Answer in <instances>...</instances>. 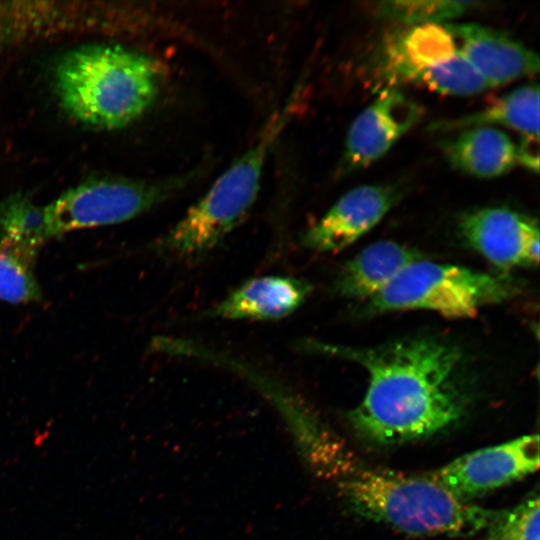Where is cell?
<instances>
[{"label": "cell", "instance_id": "obj_1", "mask_svg": "<svg viewBox=\"0 0 540 540\" xmlns=\"http://www.w3.org/2000/svg\"><path fill=\"white\" fill-rule=\"evenodd\" d=\"M306 350L351 360L369 381L349 414L366 440L393 445L420 440L456 424L468 398L460 383L461 354L431 338L399 340L375 347H351L307 340Z\"/></svg>", "mask_w": 540, "mask_h": 540}, {"label": "cell", "instance_id": "obj_2", "mask_svg": "<svg viewBox=\"0 0 540 540\" xmlns=\"http://www.w3.org/2000/svg\"><path fill=\"white\" fill-rule=\"evenodd\" d=\"M320 464L358 515L414 536H463L486 529L497 511L462 500L430 476L365 465L325 433L317 434Z\"/></svg>", "mask_w": 540, "mask_h": 540}, {"label": "cell", "instance_id": "obj_3", "mask_svg": "<svg viewBox=\"0 0 540 540\" xmlns=\"http://www.w3.org/2000/svg\"><path fill=\"white\" fill-rule=\"evenodd\" d=\"M163 79L153 57L116 43H87L56 62L53 86L64 112L98 130L124 128L155 102Z\"/></svg>", "mask_w": 540, "mask_h": 540}, {"label": "cell", "instance_id": "obj_4", "mask_svg": "<svg viewBox=\"0 0 540 540\" xmlns=\"http://www.w3.org/2000/svg\"><path fill=\"white\" fill-rule=\"evenodd\" d=\"M294 96L270 116L252 145L163 235L158 242L162 252L180 259L203 256L244 220L258 197L268 156L290 122Z\"/></svg>", "mask_w": 540, "mask_h": 540}, {"label": "cell", "instance_id": "obj_5", "mask_svg": "<svg viewBox=\"0 0 540 540\" xmlns=\"http://www.w3.org/2000/svg\"><path fill=\"white\" fill-rule=\"evenodd\" d=\"M209 167L203 161L163 178L104 177L79 183L44 205L48 238L132 220L185 192Z\"/></svg>", "mask_w": 540, "mask_h": 540}, {"label": "cell", "instance_id": "obj_6", "mask_svg": "<svg viewBox=\"0 0 540 540\" xmlns=\"http://www.w3.org/2000/svg\"><path fill=\"white\" fill-rule=\"evenodd\" d=\"M519 289L508 276L421 258L369 299L368 306L374 312L420 309L447 318H470L485 305L516 296Z\"/></svg>", "mask_w": 540, "mask_h": 540}, {"label": "cell", "instance_id": "obj_7", "mask_svg": "<svg viewBox=\"0 0 540 540\" xmlns=\"http://www.w3.org/2000/svg\"><path fill=\"white\" fill-rule=\"evenodd\" d=\"M458 52L446 23L409 25L385 41L377 70L388 88L416 83L440 92Z\"/></svg>", "mask_w": 540, "mask_h": 540}, {"label": "cell", "instance_id": "obj_8", "mask_svg": "<svg viewBox=\"0 0 540 540\" xmlns=\"http://www.w3.org/2000/svg\"><path fill=\"white\" fill-rule=\"evenodd\" d=\"M540 465L538 434L475 450L429 476L458 498L469 501L522 479Z\"/></svg>", "mask_w": 540, "mask_h": 540}, {"label": "cell", "instance_id": "obj_9", "mask_svg": "<svg viewBox=\"0 0 540 540\" xmlns=\"http://www.w3.org/2000/svg\"><path fill=\"white\" fill-rule=\"evenodd\" d=\"M421 114L420 107L398 89L383 90L350 125L337 175L366 168L383 157Z\"/></svg>", "mask_w": 540, "mask_h": 540}, {"label": "cell", "instance_id": "obj_10", "mask_svg": "<svg viewBox=\"0 0 540 540\" xmlns=\"http://www.w3.org/2000/svg\"><path fill=\"white\" fill-rule=\"evenodd\" d=\"M462 237L479 254L501 269L537 265L539 226L535 219L504 207H486L465 214Z\"/></svg>", "mask_w": 540, "mask_h": 540}, {"label": "cell", "instance_id": "obj_11", "mask_svg": "<svg viewBox=\"0 0 540 540\" xmlns=\"http://www.w3.org/2000/svg\"><path fill=\"white\" fill-rule=\"evenodd\" d=\"M400 197L395 185H360L343 194L302 236L320 253L343 250L375 227Z\"/></svg>", "mask_w": 540, "mask_h": 540}, {"label": "cell", "instance_id": "obj_12", "mask_svg": "<svg viewBox=\"0 0 540 540\" xmlns=\"http://www.w3.org/2000/svg\"><path fill=\"white\" fill-rule=\"evenodd\" d=\"M446 24L458 50L489 88L539 71L538 55L507 34L479 24Z\"/></svg>", "mask_w": 540, "mask_h": 540}, {"label": "cell", "instance_id": "obj_13", "mask_svg": "<svg viewBox=\"0 0 540 540\" xmlns=\"http://www.w3.org/2000/svg\"><path fill=\"white\" fill-rule=\"evenodd\" d=\"M311 289L307 281L293 277L253 278L206 311V316L226 320H279L296 311Z\"/></svg>", "mask_w": 540, "mask_h": 540}, {"label": "cell", "instance_id": "obj_14", "mask_svg": "<svg viewBox=\"0 0 540 540\" xmlns=\"http://www.w3.org/2000/svg\"><path fill=\"white\" fill-rule=\"evenodd\" d=\"M421 254L394 241L370 244L349 260L336 280L337 291L352 299H371Z\"/></svg>", "mask_w": 540, "mask_h": 540}, {"label": "cell", "instance_id": "obj_15", "mask_svg": "<svg viewBox=\"0 0 540 540\" xmlns=\"http://www.w3.org/2000/svg\"><path fill=\"white\" fill-rule=\"evenodd\" d=\"M450 163L474 177L488 179L508 173L518 163L517 145L502 130L470 127L443 142Z\"/></svg>", "mask_w": 540, "mask_h": 540}, {"label": "cell", "instance_id": "obj_16", "mask_svg": "<svg viewBox=\"0 0 540 540\" xmlns=\"http://www.w3.org/2000/svg\"><path fill=\"white\" fill-rule=\"evenodd\" d=\"M494 125L514 129L523 138H539V87L537 83L520 86L498 98L482 110L454 120L440 121L434 130L451 131Z\"/></svg>", "mask_w": 540, "mask_h": 540}, {"label": "cell", "instance_id": "obj_17", "mask_svg": "<svg viewBox=\"0 0 540 540\" xmlns=\"http://www.w3.org/2000/svg\"><path fill=\"white\" fill-rule=\"evenodd\" d=\"M47 240L44 206L26 194L0 202V242L39 253Z\"/></svg>", "mask_w": 540, "mask_h": 540}, {"label": "cell", "instance_id": "obj_18", "mask_svg": "<svg viewBox=\"0 0 540 540\" xmlns=\"http://www.w3.org/2000/svg\"><path fill=\"white\" fill-rule=\"evenodd\" d=\"M39 253L0 242V301L40 302L43 294L35 274Z\"/></svg>", "mask_w": 540, "mask_h": 540}, {"label": "cell", "instance_id": "obj_19", "mask_svg": "<svg viewBox=\"0 0 540 540\" xmlns=\"http://www.w3.org/2000/svg\"><path fill=\"white\" fill-rule=\"evenodd\" d=\"M479 1L395 0L378 2L377 13L406 25L442 24L476 9Z\"/></svg>", "mask_w": 540, "mask_h": 540}, {"label": "cell", "instance_id": "obj_20", "mask_svg": "<svg viewBox=\"0 0 540 540\" xmlns=\"http://www.w3.org/2000/svg\"><path fill=\"white\" fill-rule=\"evenodd\" d=\"M540 503L537 493L517 506L498 511L484 540H539Z\"/></svg>", "mask_w": 540, "mask_h": 540}, {"label": "cell", "instance_id": "obj_21", "mask_svg": "<svg viewBox=\"0 0 540 540\" xmlns=\"http://www.w3.org/2000/svg\"><path fill=\"white\" fill-rule=\"evenodd\" d=\"M32 38L29 12L20 1H0V58Z\"/></svg>", "mask_w": 540, "mask_h": 540}]
</instances>
